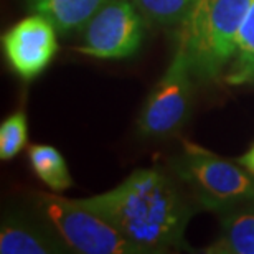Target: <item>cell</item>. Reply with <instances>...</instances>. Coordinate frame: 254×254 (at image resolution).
Returning a JSON list of instances; mask_svg holds the SVG:
<instances>
[{"label": "cell", "instance_id": "8", "mask_svg": "<svg viewBox=\"0 0 254 254\" xmlns=\"http://www.w3.org/2000/svg\"><path fill=\"white\" fill-rule=\"evenodd\" d=\"M42 218V216H40ZM69 251L48 221H33L25 215L10 213L0 228L2 254H55Z\"/></svg>", "mask_w": 254, "mask_h": 254}, {"label": "cell", "instance_id": "10", "mask_svg": "<svg viewBox=\"0 0 254 254\" xmlns=\"http://www.w3.org/2000/svg\"><path fill=\"white\" fill-rule=\"evenodd\" d=\"M206 253L254 254V211H233L223 218L220 240Z\"/></svg>", "mask_w": 254, "mask_h": 254}, {"label": "cell", "instance_id": "4", "mask_svg": "<svg viewBox=\"0 0 254 254\" xmlns=\"http://www.w3.org/2000/svg\"><path fill=\"white\" fill-rule=\"evenodd\" d=\"M174 170L205 208L218 210L254 201V175L190 142H185Z\"/></svg>", "mask_w": 254, "mask_h": 254}, {"label": "cell", "instance_id": "2", "mask_svg": "<svg viewBox=\"0 0 254 254\" xmlns=\"http://www.w3.org/2000/svg\"><path fill=\"white\" fill-rule=\"evenodd\" d=\"M251 0H200L189 20L180 25L193 76L215 81L235 58L238 37Z\"/></svg>", "mask_w": 254, "mask_h": 254}, {"label": "cell", "instance_id": "15", "mask_svg": "<svg viewBox=\"0 0 254 254\" xmlns=\"http://www.w3.org/2000/svg\"><path fill=\"white\" fill-rule=\"evenodd\" d=\"M236 162L243 167V169H246L250 172L251 175H254V145L246 152L245 155H241Z\"/></svg>", "mask_w": 254, "mask_h": 254}, {"label": "cell", "instance_id": "3", "mask_svg": "<svg viewBox=\"0 0 254 254\" xmlns=\"http://www.w3.org/2000/svg\"><path fill=\"white\" fill-rule=\"evenodd\" d=\"M35 210L57 231L69 251L81 254H145L109 221L71 198L37 191Z\"/></svg>", "mask_w": 254, "mask_h": 254}, {"label": "cell", "instance_id": "12", "mask_svg": "<svg viewBox=\"0 0 254 254\" xmlns=\"http://www.w3.org/2000/svg\"><path fill=\"white\" fill-rule=\"evenodd\" d=\"M254 79V0L250 2L245 22L241 25L235 58L226 73L228 84H245Z\"/></svg>", "mask_w": 254, "mask_h": 254}, {"label": "cell", "instance_id": "9", "mask_svg": "<svg viewBox=\"0 0 254 254\" xmlns=\"http://www.w3.org/2000/svg\"><path fill=\"white\" fill-rule=\"evenodd\" d=\"M109 0H28L30 10L43 15L62 33L83 30Z\"/></svg>", "mask_w": 254, "mask_h": 254}, {"label": "cell", "instance_id": "6", "mask_svg": "<svg viewBox=\"0 0 254 254\" xmlns=\"http://www.w3.org/2000/svg\"><path fill=\"white\" fill-rule=\"evenodd\" d=\"M134 0H109L83 28L78 52L101 60L132 57L144 38V20Z\"/></svg>", "mask_w": 254, "mask_h": 254}, {"label": "cell", "instance_id": "14", "mask_svg": "<svg viewBox=\"0 0 254 254\" xmlns=\"http://www.w3.org/2000/svg\"><path fill=\"white\" fill-rule=\"evenodd\" d=\"M28 124L22 111L8 116L0 126V159L12 160L27 144Z\"/></svg>", "mask_w": 254, "mask_h": 254}, {"label": "cell", "instance_id": "1", "mask_svg": "<svg viewBox=\"0 0 254 254\" xmlns=\"http://www.w3.org/2000/svg\"><path fill=\"white\" fill-rule=\"evenodd\" d=\"M74 201L103 216L145 253L179 246L191 216L175 184L157 169H139L113 190Z\"/></svg>", "mask_w": 254, "mask_h": 254}, {"label": "cell", "instance_id": "5", "mask_svg": "<svg viewBox=\"0 0 254 254\" xmlns=\"http://www.w3.org/2000/svg\"><path fill=\"white\" fill-rule=\"evenodd\" d=\"M193 78L187 37L180 28L174 58L142 106L137 121L142 135L162 137L180 129L190 113Z\"/></svg>", "mask_w": 254, "mask_h": 254}, {"label": "cell", "instance_id": "11", "mask_svg": "<svg viewBox=\"0 0 254 254\" xmlns=\"http://www.w3.org/2000/svg\"><path fill=\"white\" fill-rule=\"evenodd\" d=\"M28 162L33 174L53 191H66L73 187L68 165L62 152L52 145L35 144L28 147Z\"/></svg>", "mask_w": 254, "mask_h": 254}, {"label": "cell", "instance_id": "13", "mask_svg": "<svg viewBox=\"0 0 254 254\" xmlns=\"http://www.w3.org/2000/svg\"><path fill=\"white\" fill-rule=\"evenodd\" d=\"M147 20L162 27H180L200 0H134Z\"/></svg>", "mask_w": 254, "mask_h": 254}, {"label": "cell", "instance_id": "7", "mask_svg": "<svg viewBox=\"0 0 254 254\" xmlns=\"http://www.w3.org/2000/svg\"><path fill=\"white\" fill-rule=\"evenodd\" d=\"M57 32L48 18L35 13L3 33V55L20 78L33 79L48 68L58 52Z\"/></svg>", "mask_w": 254, "mask_h": 254}]
</instances>
